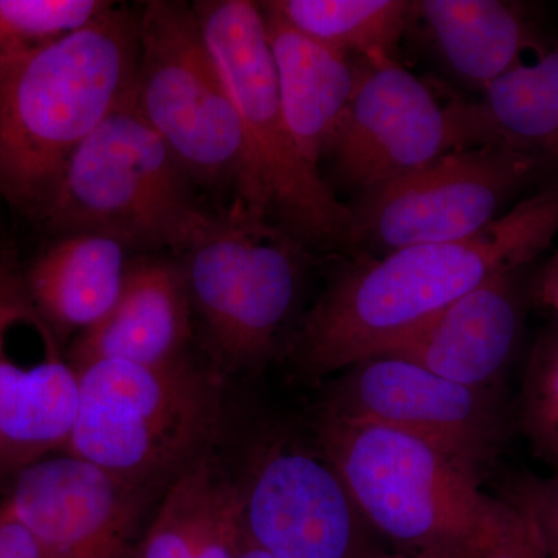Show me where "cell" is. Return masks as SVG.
Returning a JSON list of instances; mask_svg holds the SVG:
<instances>
[{
	"instance_id": "6da1fadb",
	"label": "cell",
	"mask_w": 558,
	"mask_h": 558,
	"mask_svg": "<svg viewBox=\"0 0 558 558\" xmlns=\"http://www.w3.org/2000/svg\"><path fill=\"white\" fill-rule=\"evenodd\" d=\"M558 234V179L468 240L413 245L349 264L304 318L293 357L323 379L388 354L440 311L505 271L520 270Z\"/></svg>"
},
{
	"instance_id": "7a4b0ae2",
	"label": "cell",
	"mask_w": 558,
	"mask_h": 558,
	"mask_svg": "<svg viewBox=\"0 0 558 558\" xmlns=\"http://www.w3.org/2000/svg\"><path fill=\"white\" fill-rule=\"evenodd\" d=\"M137 17L112 7L87 27L0 68V194L40 213L81 143L130 97Z\"/></svg>"
},
{
	"instance_id": "3957f363",
	"label": "cell",
	"mask_w": 558,
	"mask_h": 558,
	"mask_svg": "<svg viewBox=\"0 0 558 558\" xmlns=\"http://www.w3.org/2000/svg\"><path fill=\"white\" fill-rule=\"evenodd\" d=\"M197 183L143 120L132 92L70 157L39 218L61 234L185 252L211 218Z\"/></svg>"
},
{
	"instance_id": "277c9868",
	"label": "cell",
	"mask_w": 558,
	"mask_h": 558,
	"mask_svg": "<svg viewBox=\"0 0 558 558\" xmlns=\"http://www.w3.org/2000/svg\"><path fill=\"white\" fill-rule=\"evenodd\" d=\"M322 453L362 515L428 558H469L499 499L480 490L475 470L424 440L369 422L319 416Z\"/></svg>"
},
{
	"instance_id": "5b68a950",
	"label": "cell",
	"mask_w": 558,
	"mask_h": 558,
	"mask_svg": "<svg viewBox=\"0 0 558 558\" xmlns=\"http://www.w3.org/2000/svg\"><path fill=\"white\" fill-rule=\"evenodd\" d=\"M193 9L244 126L248 186L242 202L303 245L349 247L351 208L304 159L286 121L259 3L201 0Z\"/></svg>"
},
{
	"instance_id": "8992f818",
	"label": "cell",
	"mask_w": 558,
	"mask_h": 558,
	"mask_svg": "<svg viewBox=\"0 0 558 558\" xmlns=\"http://www.w3.org/2000/svg\"><path fill=\"white\" fill-rule=\"evenodd\" d=\"M132 101L197 185L244 201L248 150L240 110L193 5L150 0L137 16Z\"/></svg>"
},
{
	"instance_id": "52a82bcc",
	"label": "cell",
	"mask_w": 558,
	"mask_h": 558,
	"mask_svg": "<svg viewBox=\"0 0 558 558\" xmlns=\"http://www.w3.org/2000/svg\"><path fill=\"white\" fill-rule=\"evenodd\" d=\"M180 255L191 307L220 357L234 366L269 357L299 299L303 244L234 199Z\"/></svg>"
},
{
	"instance_id": "ba28073f",
	"label": "cell",
	"mask_w": 558,
	"mask_h": 558,
	"mask_svg": "<svg viewBox=\"0 0 558 558\" xmlns=\"http://www.w3.org/2000/svg\"><path fill=\"white\" fill-rule=\"evenodd\" d=\"M76 373L78 410L64 451L135 483L182 461L215 417V389L182 359L101 360Z\"/></svg>"
},
{
	"instance_id": "9c48e42d",
	"label": "cell",
	"mask_w": 558,
	"mask_h": 558,
	"mask_svg": "<svg viewBox=\"0 0 558 558\" xmlns=\"http://www.w3.org/2000/svg\"><path fill=\"white\" fill-rule=\"evenodd\" d=\"M352 62L354 89L325 157L337 185L363 194L454 150L495 145L480 102L440 105L398 60Z\"/></svg>"
},
{
	"instance_id": "30bf717a",
	"label": "cell",
	"mask_w": 558,
	"mask_h": 558,
	"mask_svg": "<svg viewBox=\"0 0 558 558\" xmlns=\"http://www.w3.org/2000/svg\"><path fill=\"white\" fill-rule=\"evenodd\" d=\"M545 172L535 157L505 145L454 150L359 194L349 205V247L387 255L413 245L468 240Z\"/></svg>"
},
{
	"instance_id": "8fae6325",
	"label": "cell",
	"mask_w": 558,
	"mask_h": 558,
	"mask_svg": "<svg viewBox=\"0 0 558 558\" xmlns=\"http://www.w3.org/2000/svg\"><path fill=\"white\" fill-rule=\"evenodd\" d=\"M323 414L407 433L475 472L494 457L502 433L494 389L465 387L395 355L344 371Z\"/></svg>"
},
{
	"instance_id": "7c38bea8",
	"label": "cell",
	"mask_w": 558,
	"mask_h": 558,
	"mask_svg": "<svg viewBox=\"0 0 558 558\" xmlns=\"http://www.w3.org/2000/svg\"><path fill=\"white\" fill-rule=\"evenodd\" d=\"M78 410V373L33 306L24 275L0 264V469L64 449Z\"/></svg>"
},
{
	"instance_id": "4fadbf2b",
	"label": "cell",
	"mask_w": 558,
	"mask_h": 558,
	"mask_svg": "<svg viewBox=\"0 0 558 558\" xmlns=\"http://www.w3.org/2000/svg\"><path fill=\"white\" fill-rule=\"evenodd\" d=\"M5 506L46 558H128L140 515L138 488L64 451L17 472Z\"/></svg>"
},
{
	"instance_id": "5bb4252c",
	"label": "cell",
	"mask_w": 558,
	"mask_h": 558,
	"mask_svg": "<svg viewBox=\"0 0 558 558\" xmlns=\"http://www.w3.org/2000/svg\"><path fill=\"white\" fill-rule=\"evenodd\" d=\"M245 537L270 558H348L360 510L329 459L267 450L241 490Z\"/></svg>"
},
{
	"instance_id": "9a60e30c",
	"label": "cell",
	"mask_w": 558,
	"mask_h": 558,
	"mask_svg": "<svg viewBox=\"0 0 558 558\" xmlns=\"http://www.w3.org/2000/svg\"><path fill=\"white\" fill-rule=\"evenodd\" d=\"M520 270L495 275L440 311L388 354L465 387L494 389L519 347Z\"/></svg>"
},
{
	"instance_id": "2e32d148",
	"label": "cell",
	"mask_w": 558,
	"mask_h": 558,
	"mask_svg": "<svg viewBox=\"0 0 558 558\" xmlns=\"http://www.w3.org/2000/svg\"><path fill=\"white\" fill-rule=\"evenodd\" d=\"M191 300L178 264L138 259L130 264L112 310L73 344L76 371L101 360L159 366L180 360L191 333Z\"/></svg>"
},
{
	"instance_id": "e0dca14e",
	"label": "cell",
	"mask_w": 558,
	"mask_h": 558,
	"mask_svg": "<svg viewBox=\"0 0 558 558\" xmlns=\"http://www.w3.org/2000/svg\"><path fill=\"white\" fill-rule=\"evenodd\" d=\"M413 16L446 68L465 86L484 92L523 61L526 50L545 53L542 33L519 3L502 0H422Z\"/></svg>"
},
{
	"instance_id": "ac0fdd59",
	"label": "cell",
	"mask_w": 558,
	"mask_h": 558,
	"mask_svg": "<svg viewBox=\"0 0 558 558\" xmlns=\"http://www.w3.org/2000/svg\"><path fill=\"white\" fill-rule=\"evenodd\" d=\"M259 7L286 121L304 159L319 168L351 100L354 62Z\"/></svg>"
},
{
	"instance_id": "d6986e66",
	"label": "cell",
	"mask_w": 558,
	"mask_h": 558,
	"mask_svg": "<svg viewBox=\"0 0 558 558\" xmlns=\"http://www.w3.org/2000/svg\"><path fill=\"white\" fill-rule=\"evenodd\" d=\"M126 245L97 233L61 234L33 260L24 284L54 332H84L119 300L131 260Z\"/></svg>"
},
{
	"instance_id": "ffe728a7",
	"label": "cell",
	"mask_w": 558,
	"mask_h": 558,
	"mask_svg": "<svg viewBox=\"0 0 558 558\" xmlns=\"http://www.w3.org/2000/svg\"><path fill=\"white\" fill-rule=\"evenodd\" d=\"M480 106L497 145L535 157L558 178V47L492 83Z\"/></svg>"
},
{
	"instance_id": "44dd1931",
	"label": "cell",
	"mask_w": 558,
	"mask_h": 558,
	"mask_svg": "<svg viewBox=\"0 0 558 558\" xmlns=\"http://www.w3.org/2000/svg\"><path fill=\"white\" fill-rule=\"evenodd\" d=\"M301 35L360 60H396L413 16L405 0H271L260 2Z\"/></svg>"
},
{
	"instance_id": "7402d4cb",
	"label": "cell",
	"mask_w": 558,
	"mask_h": 558,
	"mask_svg": "<svg viewBox=\"0 0 558 558\" xmlns=\"http://www.w3.org/2000/svg\"><path fill=\"white\" fill-rule=\"evenodd\" d=\"M230 484L205 462L180 476L148 529L142 558H196Z\"/></svg>"
},
{
	"instance_id": "603a6c76",
	"label": "cell",
	"mask_w": 558,
	"mask_h": 558,
	"mask_svg": "<svg viewBox=\"0 0 558 558\" xmlns=\"http://www.w3.org/2000/svg\"><path fill=\"white\" fill-rule=\"evenodd\" d=\"M112 7L106 0H0V68L87 27Z\"/></svg>"
},
{
	"instance_id": "cb8c5ba5",
	"label": "cell",
	"mask_w": 558,
	"mask_h": 558,
	"mask_svg": "<svg viewBox=\"0 0 558 558\" xmlns=\"http://www.w3.org/2000/svg\"><path fill=\"white\" fill-rule=\"evenodd\" d=\"M520 422L534 453L558 469V326L543 333L529 357Z\"/></svg>"
},
{
	"instance_id": "d4e9b609",
	"label": "cell",
	"mask_w": 558,
	"mask_h": 558,
	"mask_svg": "<svg viewBox=\"0 0 558 558\" xmlns=\"http://www.w3.org/2000/svg\"><path fill=\"white\" fill-rule=\"evenodd\" d=\"M469 558H550L534 520L508 498L499 499L490 527Z\"/></svg>"
},
{
	"instance_id": "484cf974",
	"label": "cell",
	"mask_w": 558,
	"mask_h": 558,
	"mask_svg": "<svg viewBox=\"0 0 558 558\" xmlns=\"http://www.w3.org/2000/svg\"><path fill=\"white\" fill-rule=\"evenodd\" d=\"M506 498L534 520L550 558H558V476H523L510 486Z\"/></svg>"
},
{
	"instance_id": "4316f807",
	"label": "cell",
	"mask_w": 558,
	"mask_h": 558,
	"mask_svg": "<svg viewBox=\"0 0 558 558\" xmlns=\"http://www.w3.org/2000/svg\"><path fill=\"white\" fill-rule=\"evenodd\" d=\"M0 558H46L24 524L0 502Z\"/></svg>"
},
{
	"instance_id": "83f0119b",
	"label": "cell",
	"mask_w": 558,
	"mask_h": 558,
	"mask_svg": "<svg viewBox=\"0 0 558 558\" xmlns=\"http://www.w3.org/2000/svg\"><path fill=\"white\" fill-rule=\"evenodd\" d=\"M532 293L538 303L558 314V253L538 271L532 282Z\"/></svg>"
},
{
	"instance_id": "f1b7e54d",
	"label": "cell",
	"mask_w": 558,
	"mask_h": 558,
	"mask_svg": "<svg viewBox=\"0 0 558 558\" xmlns=\"http://www.w3.org/2000/svg\"><path fill=\"white\" fill-rule=\"evenodd\" d=\"M236 558H270L267 556L264 550H260L259 548H256L255 545H252V543H248L247 546H242V549L240 550V554H238Z\"/></svg>"
},
{
	"instance_id": "f546056e",
	"label": "cell",
	"mask_w": 558,
	"mask_h": 558,
	"mask_svg": "<svg viewBox=\"0 0 558 558\" xmlns=\"http://www.w3.org/2000/svg\"><path fill=\"white\" fill-rule=\"evenodd\" d=\"M399 558V557H398ZM421 558H428V557H421Z\"/></svg>"
}]
</instances>
